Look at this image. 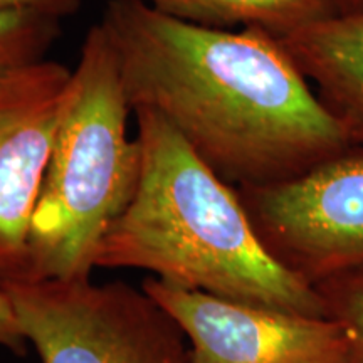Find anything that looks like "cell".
I'll return each mask as SVG.
<instances>
[{
    "mask_svg": "<svg viewBox=\"0 0 363 363\" xmlns=\"http://www.w3.org/2000/svg\"><path fill=\"white\" fill-rule=\"evenodd\" d=\"M99 24L131 111L157 113L235 189L296 179L352 147L264 29L195 26L142 0H108Z\"/></svg>",
    "mask_w": 363,
    "mask_h": 363,
    "instance_id": "1",
    "label": "cell"
},
{
    "mask_svg": "<svg viewBox=\"0 0 363 363\" xmlns=\"http://www.w3.org/2000/svg\"><path fill=\"white\" fill-rule=\"evenodd\" d=\"M135 113L142 169L135 195L99 244L96 267L246 305L328 316L325 299L271 256L238 189L157 113Z\"/></svg>",
    "mask_w": 363,
    "mask_h": 363,
    "instance_id": "2",
    "label": "cell"
},
{
    "mask_svg": "<svg viewBox=\"0 0 363 363\" xmlns=\"http://www.w3.org/2000/svg\"><path fill=\"white\" fill-rule=\"evenodd\" d=\"M116 57L101 24L86 34L29 230L24 279H89L99 244L130 206L142 169Z\"/></svg>",
    "mask_w": 363,
    "mask_h": 363,
    "instance_id": "3",
    "label": "cell"
},
{
    "mask_svg": "<svg viewBox=\"0 0 363 363\" xmlns=\"http://www.w3.org/2000/svg\"><path fill=\"white\" fill-rule=\"evenodd\" d=\"M0 288L39 363H190L179 323L142 288L91 278Z\"/></svg>",
    "mask_w": 363,
    "mask_h": 363,
    "instance_id": "4",
    "label": "cell"
},
{
    "mask_svg": "<svg viewBox=\"0 0 363 363\" xmlns=\"http://www.w3.org/2000/svg\"><path fill=\"white\" fill-rule=\"evenodd\" d=\"M238 192L271 256L313 288L363 267V147L296 179Z\"/></svg>",
    "mask_w": 363,
    "mask_h": 363,
    "instance_id": "5",
    "label": "cell"
},
{
    "mask_svg": "<svg viewBox=\"0 0 363 363\" xmlns=\"http://www.w3.org/2000/svg\"><path fill=\"white\" fill-rule=\"evenodd\" d=\"M142 289L179 323L190 363H363L355 331L337 318L246 305L157 278Z\"/></svg>",
    "mask_w": 363,
    "mask_h": 363,
    "instance_id": "6",
    "label": "cell"
},
{
    "mask_svg": "<svg viewBox=\"0 0 363 363\" xmlns=\"http://www.w3.org/2000/svg\"><path fill=\"white\" fill-rule=\"evenodd\" d=\"M71 72L45 59L0 84V284L27 274L30 219Z\"/></svg>",
    "mask_w": 363,
    "mask_h": 363,
    "instance_id": "7",
    "label": "cell"
},
{
    "mask_svg": "<svg viewBox=\"0 0 363 363\" xmlns=\"http://www.w3.org/2000/svg\"><path fill=\"white\" fill-rule=\"evenodd\" d=\"M278 40L348 142L363 147V11L335 12Z\"/></svg>",
    "mask_w": 363,
    "mask_h": 363,
    "instance_id": "8",
    "label": "cell"
},
{
    "mask_svg": "<svg viewBox=\"0 0 363 363\" xmlns=\"http://www.w3.org/2000/svg\"><path fill=\"white\" fill-rule=\"evenodd\" d=\"M190 24L229 29L259 27L281 38L340 12L337 0H142Z\"/></svg>",
    "mask_w": 363,
    "mask_h": 363,
    "instance_id": "9",
    "label": "cell"
},
{
    "mask_svg": "<svg viewBox=\"0 0 363 363\" xmlns=\"http://www.w3.org/2000/svg\"><path fill=\"white\" fill-rule=\"evenodd\" d=\"M62 17L26 7H0V84L45 61Z\"/></svg>",
    "mask_w": 363,
    "mask_h": 363,
    "instance_id": "10",
    "label": "cell"
},
{
    "mask_svg": "<svg viewBox=\"0 0 363 363\" xmlns=\"http://www.w3.org/2000/svg\"><path fill=\"white\" fill-rule=\"evenodd\" d=\"M315 288L325 299L328 316L355 331L363 352V267L331 276Z\"/></svg>",
    "mask_w": 363,
    "mask_h": 363,
    "instance_id": "11",
    "label": "cell"
},
{
    "mask_svg": "<svg viewBox=\"0 0 363 363\" xmlns=\"http://www.w3.org/2000/svg\"><path fill=\"white\" fill-rule=\"evenodd\" d=\"M0 347L7 348L16 355H26L27 347H29L21 330L11 298L2 288H0Z\"/></svg>",
    "mask_w": 363,
    "mask_h": 363,
    "instance_id": "12",
    "label": "cell"
},
{
    "mask_svg": "<svg viewBox=\"0 0 363 363\" xmlns=\"http://www.w3.org/2000/svg\"><path fill=\"white\" fill-rule=\"evenodd\" d=\"M0 7H26L38 9L54 16L66 17L78 13L81 7V0H0Z\"/></svg>",
    "mask_w": 363,
    "mask_h": 363,
    "instance_id": "13",
    "label": "cell"
},
{
    "mask_svg": "<svg viewBox=\"0 0 363 363\" xmlns=\"http://www.w3.org/2000/svg\"><path fill=\"white\" fill-rule=\"evenodd\" d=\"M337 4L342 12L363 11V0H337Z\"/></svg>",
    "mask_w": 363,
    "mask_h": 363,
    "instance_id": "14",
    "label": "cell"
}]
</instances>
